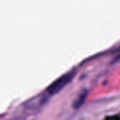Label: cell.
<instances>
[{"instance_id": "1", "label": "cell", "mask_w": 120, "mask_h": 120, "mask_svg": "<svg viewBox=\"0 0 120 120\" xmlns=\"http://www.w3.org/2000/svg\"><path fill=\"white\" fill-rule=\"evenodd\" d=\"M76 70L75 69H71L68 72H66L65 74H63L62 76H60L59 78H57L54 82H52L47 88V92L50 95H54L56 93H58L60 90H62L74 77Z\"/></svg>"}, {"instance_id": "3", "label": "cell", "mask_w": 120, "mask_h": 120, "mask_svg": "<svg viewBox=\"0 0 120 120\" xmlns=\"http://www.w3.org/2000/svg\"><path fill=\"white\" fill-rule=\"evenodd\" d=\"M104 120H120V118L117 115H113V116H107Z\"/></svg>"}, {"instance_id": "2", "label": "cell", "mask_w": 120, "mask_h": 120, "mask_svg": "<svg viewBox=\"0 0 120 120\" xmlns=\"http://www.w3.org/2000/svg\"><path fill=\"white\" fill-rule=\"evenodd\" d=\"M87 94H88L87 89H83V90H82V91L79 93V95L77 96V98H76L74 99V101H73V107H74L75 109H79V108L84 103L85 98H86V97H87Z\"/></svg>"}]
</instances>
